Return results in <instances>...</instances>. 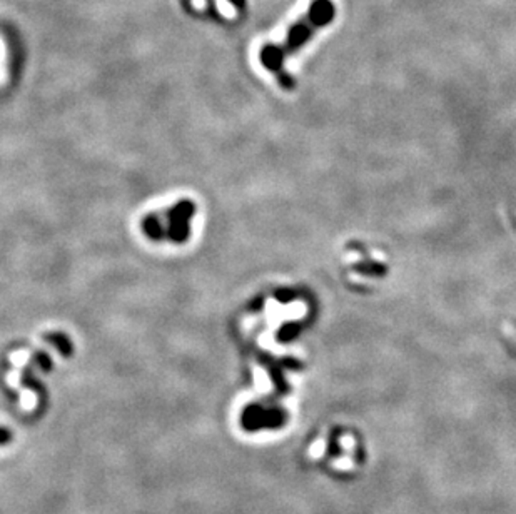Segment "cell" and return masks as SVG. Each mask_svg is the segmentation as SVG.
<instances>
[{"mask_svg": "<svg viewBox=\"0 0 516 514\" xmlns=\"http://www.w3.org/2000/svg\"><path fill=\"white\" fill-rule=\"evenodd\" d=\"M336 17V6L333 0H311L307 11L297 18V21L290 27L281 42H269L259 52L261 64L269 72L276 74L281 86L291 89L292 80L291 75L284 72V62L301 50L307 42L312 40V37L326 26H329Z\"/></svg>", "mask_w": 516, "mask_h": 514, "instance_id": "cell-1", "label": "cell"}, {"mask_svg": "<svg viewBox=\"0 0 516 514\" xmlns=\"http://www.w3.org/2000/svg\"><path fill=\"white\" fill-rule=\"evenodd\" d=\"M284 423V414L281 411H268L261 408H249L243 416L246 429L254 431L259 428H279Z\"/></svg>", "mask_w": 516, "mask_h": 514, "instance_id": "cell-2", "label": "cell"}, {"mask_svg": "<svg viewBox=\"0 0 516 514\" xmlns=\"http://www.w3.org/2000/svg\"><path fill=\"white\" fill-rule=\"evenodd\" d=\"M194 206L192 202H179V204L170 211V230L169 235L170 239L176 240V242H181L187 238L189 228L187 220L192 216Z\"/></svg>", "mask_w": 516, "mask_h": 514, "instance_id": "cell-3", "label": "cell"}, {"mask_svg": "<svg viewBox=\"0 0 516 514\" xmlns=\"http://www.w3.org/2000/svg\"><path fill=\"white\" fill-rule=\"evenodd\" d=\"M214 2L221 16L227 18H234L236 13L239 12V9L244 6V0H214ZM192 6L197 11H204L206 0H192Z\"/></svg>", "mask_w": 516, "mask_h": 514, "instance_id": "cell-4", "label": "cell"}, {"mask_svg": "<svg viewBox=\"0 0 516 514\" xmlns=\"http://www.w3.org/2000/svg\"><path fill=\"white\" fill-rule=\"evenodd\" d=\"M7 75V44L6 39L0 35V82L6 79Z\"/></svg>", "mask_w": 516, "mask_h": 514, "instance_id": "cell-5", "label": "cell"}]
</instances>
